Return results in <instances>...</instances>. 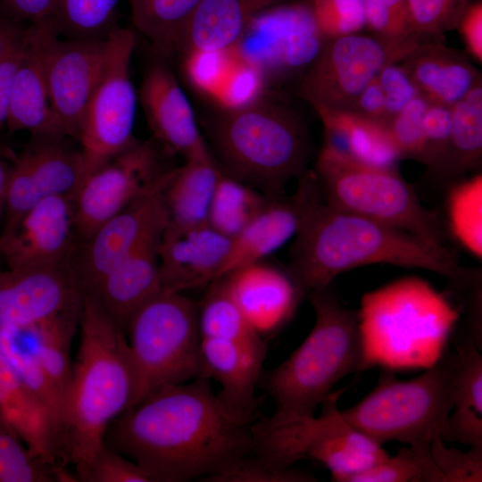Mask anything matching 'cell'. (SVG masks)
Wrapping results in <instances>:
<instances>
[{"mask_svg": "<svg viewBox=\"0 0 482 482\" xmlns=\"http://www.w3.org/2000/svg\"><path fill=\"white\" fill-rule=\"evenodd\" d=\"M251 424L235 418L198 377L147 395L107 428L104 442L153 482L204 480L252 453Z\"/></svg>", "mask_w": 482, "mask_h": 482, "instance_id": "1", "label": "cell"}, {"mask_svg": "<svg viewBox=\"0 0 482 482\" xmlns=\"http://www.w3.org/2000/svg\"><path fill=\"white\" fill-rule=\"evenodd\" d=\"M297 190L302 212L287 270L305 295L327 288L343 272L375 263L426 270L460 289L480 285L478 270L459 265L453 252L326 203L315 174L305 171Z\"/></svg>", "mask_w": 482, "mask_h": 482, "instance_id": "2", "label": "cell"}, {"mask_svg": "<svg viewBox=\"0 0 482 482\" xmlns=\"http://www.w3.org/2000/svg\"><path fill=\"white\" fill-rule=\"evenodd\" d=\"M79 328L63 422L66 466L86 461L104 444L110 424L133 406L136 395L125 330L88 296H83Z\"/></svg>", "mask_w": 482, "mask_h": 482, "instance_id": "3", "label": "cell"}, {"mask_svg": "<svg viewBox=\"0 0 482 482\" xmlns=\"http://www.w3.org/2000/svg\"><path fill=\"white\" fill-rule=\"evenodd\" d=\"M315 314L302 344L280 364L262 372L258 386L274 403L267 419L282 422L313 416L332 388L365 361L360 311L343 305L331 286L307 294Z\"/></svg>", "mask_w": 482, "mask_h": 482, "instance_id": "4", "label": "cell"}, {"mask_svg": "<svg viewBox=\"0 0 482 482\" xmlns=\"http://www.w3.org/2000/svg\"><path fill=\"white\" fill-rule=\"evenodd\" d=\"M208 131L221 170L269 198L284 196L288 180L305 172L309 140L302 120L262 94L223 107Z\"/></svg>", "mask_w": 482, "mask_h": 482, "instance_id": "5", "label": "cell"}, {"mask_svg": "<svg viewBox=\"0 0 482 482\" xmlns=\"http://www.w3.org/2000/svg\"><path fill=\"white\" fill-rule=\"evenodd\" d=\"M456 368L453 347L411 379L399 380L384 371L363 399L341 413L352 428L379 445L431 441L441 436L450 416Z\"/></svg>", "mask_w": 482, "mask_h": 482, "instance_id": "6", "label": "cell"}, {"mask_svg": "<svg viewBox=\"0 0 482 482\" xmlns=\"http://www.w3.org/2000/svg\"><path fill=\"white\" fill-rule=\"evenodd\" d=\"M345 388L331 391L322 401L320 414L271 422L266 416L253 421L252 453L268 466L285 470L311 460L323 465L331 481L345 480L383 461L388 453L352 428L337 401Z\"/></svg>", "mask_w": 482, "mask_h": 482, "instance_id": "7", "label": "cell"}, {"mask_svg": "<svg viewBox=\"0 0 482 482\" xmlns=\"http://www.w3.org/2000/svg\"><path fill=\"white\" fill-rule=\"evenodd\" d=\"M125 332L136 377L133 406L200 377L198 305L182 293L159 291L133 313Z\"/></svg>", "mask_w": 482, "mask_h": 482, "instance_id": "8", "label": "cell"}, {"mask_svg": "<svg viewBox=\"0 0 482 482\" xmlns=\"http://www.w3.org/2000/svg\"><path fill=\"white\" fill-rule=\"evenodd\" d=\"M315 175L328 204L404 230L436 249L453 252L437 212L420 203L396 170L369 167L320 153Z\"/></svg>", "mask_w": 482, "mask_h": 482, "instance_id": "9", "label": "cell"}, {"mask_svg": "<svg viewBox=\"0 0 482 482\" xmlns=\"http://www.w3.org/2000/svg\"><path fill=\"white\" fill-rule=\"evenodd\" d=\"M428 36L388 38L360 32L327 38L301 77L299 92L312 106L351 110L364 87L388 64L403 61Z\"/></svg>", "mask_w": 482, "mask_h": 482, "instance_id": "10", "label": "cell"}, {"mask_svg": "<svg viewBox=\"0 0 482 482\" xmlns=\"http://www.w3.org/2000/svg\"><path fill=\"white\" fill-rule=\"evenodd\" d=\"M136 35L116 27L107 37L104 66L89 99L78 140L84 179L130 146L137 96L130 78Z\"/></svg>", "mask_w": 482, "mask_h": 482, "instance_id": "11", "label": "cell"}, {"mask_svg": "<svg viewBox=\"0 0 482 482\" xmlns=\"http://www.w3.org/2000/svg\"><path fill=\"white\" fill-rule=\"evenodd\" d=\"M312 4L285 2L256 15L227 51L253 69L263 87L303 76L327 41Z\"/></svg>", "mask_w": 482, "mask_h": 482, "instance_id": "12", "label": "cell"}, {"mask_svg": "<svg viewBox=\"0 0 482 482\" xmlns=\"http://www.w3.org/2000/svg\"><path fill=\"white\" fill-rule=\"evenodd\" d=\"M162 170L156 145L136 140L88 175L73 199L75 227L83 242L146 191Z\"/></svg>", "mask_w": 482, "mask_h": 482, "instance_id": "13", "label": "cell"}, {"mask_svg": "<svg viewBox=\"0 0 482 482\" xmlns=\"http://www.w3.org/2000/svg\"><path fill=\"white\" fill-rule=\"evenodd\" d=\"M172 170L164 171L153 186L84 241L71 264L83 295L145 237L167 224L164 189Z\"/></svg>", "mask_w": 482, "mask_h": 482, "instance_id": "14", "label": "cell"}, {"mask_svg": "<svg viewBox=\"0 0 482 482\" xmlns=\"http://www.w3.org/2000/svg\"><path fill=\"white\" fill-rule=\"evenodd\" d=\"M77 237L73 199L47 196L0 235V254L12 270L71 266Z\"/></svg>", "mask_w": 482, "mask_h": 482, "instance_id": "15", "label": "cell"}, {"mask_svg": "<svg viewBox=\"0 0 482 482\" xmlns=\"http://www.w3.org/2000/svg\"><path fill=\"white\" fill-rule=\"evenodd\" d=\"M107 37L98 40L61 39L48 47L46 79L51 108L63 136L78 139L89 99L99 79Z\"/></svg>", "mask_w": 482, "mask_h": 482, "instance_id": "16", "label": "cell"}, {"mask_svg": "<svg viewBox=\"0 0 482 482\" xmlns=\"http://www.w3.org/2000/svg\"><path fill=\"white\" fill-rule=\"evenodd\" d=\"M72 267L0 271V324L25 326L82 306Z\"/></svg>", "mask_w": 482, "mask_h": 482, "instance_id": "17", "label": "cell"}, {"mask_svg": "<svg viewBox=\"0 0 482 482\" xmlns=\"http://www.w3.org/2000/svg\"><path fill=\"white\" fill-rule=\"evenodd\" d=\"M55 35L58 34L50 19L27 26L11 87L6 126L12 132L24 130L33 137H65L51 108L46 79L48 47Z\"/></svg>", "mask_w": 482, "mask_h": 482, "instance_id": "18", "label": "cell"}, {"mask_svg": "<svg viewBox=\"0 0 482 482\" xmlns=\"http://www.w3.org/2000/svg\"><path fill=\"white\" fill-rule=\"evenodd\" d=\"M252 327L262 337L277 332L294 316L305 292L288 270L263 261L218 278Z\"/></svg>", "mask_w": 482, "mask_h": 482, "instance_id": "19", "label": "cell"}, {"mask_svg": "<svg viewBox=\"0 0 482 482\" xmlns=\"http://www.w3.org/2000/svg\"><path fill=\"white\" fill-rule=\"evenodd\" d=\"M230 239L208 223L178 228L166 224L158 246L163 290L182 293L218 278Z\"/></svg>", "mask_w": 482, "mask_h": 482, "instance_id": "20", "label": "cell"}, {"mask_svg": "<svg viewBox=\"0 0 482 482\" xmlns=\"http://www.w3.org/2000/svg\"><path fill=\"white\" fill-rule=\"evenodd\" d=\"M139 99L152 133L167 150L185 160L209 152L191 104L165 62L146 69Z\"/></svg>", "mask_w": 482, "mask_h": 482, "instance_id": "21", "label": "cell"}, {"mask_svg": "<svg viewBox=\"0 0 482 482\" xmlns=\"http://www.w3.org/2000/svg\"><path fill=\"white\" fill-rule=\"evenodd\" d=\"M165 226L145 237L83 295L94 299L124 330L133 313L162 289L158 246Z\"/></svg>", "mask_w": 482, "mask_h": 482, "instance_id": "22", "label": "cell"}, {"mask_svg": "<svg viewBox=\"0 0 482 482\" xmlns=\"http://www.w3.org/2000/svg\"><path fill=\"white\" fill-rule=\"evenodd\" d=\"M200 356V377L217 381L221 386L217 395L226 409L238 420L251 424L266 356L237 342L213 337L201 338Z\"/></svg>", "mask_w": 482, "mask_h": 482, "instance_id": "23", "label": "cell"}, {"mask_svg": "<svg viewBox=\"0 0 482 482\" xmlns=\"http://www.w3.org/2000/svg\"><path fill=\"white\" fill-rule=\"evenodd\" d=\"M313 107L324 130L320 153L369 167L396 170L402 156L386 123L350 110Z\"/></svg>", "mask_w": 482, "mask_h": 482, "instance_id": "24", "label": "cell"}, {"mask_svg": "<svg viewBox=\"0 0 482 482\" xmlns=\"http://www.w3.org/2000/svg\"><path fill=\"white\" fill-rule=\"evenodd\" d=\"M302 201L298 190L290 198H271L267 204L230 239L229 252L218 278L243 266L263 261L298 230ZM217 278V279H218Z\"/></svg>", "mask_w": 482, "mask_h": 482, "instance_id": "25", "label": "cell"}, {"mask_svg": "<svg viewBox=\"0 0 482 482\" xmlns=\"http://www.w3.org/2000/svg\"><path fill=\"white\" fill-rule=\"evenodd\" d=\"M288 0H201L187 28L179 51H229L248 23L262 11Z\"/></svg>", "mask_w": 482, "mask_h": 482, "instance_id": "26", "label": "cell"}, {"mask_svg": "<svg viewBox=\"0 0 482 482\" xmlns=\"http://www.w3.org/2000/svg\"><path fill=\"white\" fill-rule=\"evenodd\" d=\"M457 353L453 408L441 434L444 442L482 448V356L466 332L453 341Z\"/></svg>", "mask_w": 482, "mask_h": 482, "instance_id": "27", "label": "cell"}, {"mask_svg": "<svg viewBox=\"0 0 482 482\" xmlns=\"http://www.w3.org/2000/svg\"><path fill=\"white\" fill-rule=\"evenodd\" d=\"M420 93L429 102L453 106L478 83V75L461 55L426 42L403 60Z\"/></svg>", "mask_w": 482, "mask_h": 482, "instance_id": "28", "label": "cell"}, {"mask_svg": "<svg viewBox=\"0 0 482 482\" xmlns=\"http://www.w3.org/2000/svg\"><path fill=\"white\" fill-rule=\"evenodd\" d=\"M221 172L210 151L186 159L181 167L173 169L164 189L167 223L178 228L207 223Z\"/></svg>", "mask_w": 482, "mask_h": 482, "instance_id": "29", "label": "cell"}, {"mask_svg": "<svg viewBox=\"0 0 482 482\" xmlns=\"http://www.w3.org/2000/svg\"><path fill=\"white\" fill-rule=\"evenodd\" d=\"M67 137H33L18 155L42 198L67 196L74 199L84 180L80 149L67 144Z\"/></svg>", "mask_w": 482, "mask_h": 482, "instance_id": "30", "label": "cell"}, {"mask_svg": "<svg viewBox=\"0 0 482 482\" xmlns=\"http://www.w3.org/2000/svg\"><path fill=\"white\" fill-rule=\"evenodd\" d=\"M0 352L48 413L62 454L65 402L37 362L25 326L0 324Z\"/></svg>", "mask_w": 482, "mask_h": 482, "instance_id": "31", "label": "cell"}, {"mask_svg": "<svg viewBox=\"0 0 482 482\" xmlns=\"http://www.w3.org/2000/svg\"><path fill=\"white\" fill-rule=\"evenodd\" d=\"M134 27L162 56L179 54L201 0H128Z\"/></svg>", "mask_w": 482, "mask_h": 482, "instance_id": "32", "label": "cell"}, {"mask_svg": "<svg viewBox=\"0 0 482 482\" xmlns=\"http://www.w3.org/2000/svg\"><path fill=\"white\" fill-rule=\"evenodd\" d=\"M482 154V87L475 86L452 106V129L446 155L438 167L452 178L477 168Z\"/></svg>", "mask_w": 482, "mask_h": 482, "instance_id": "33", "label": "cell"}, {"mask_svg": "<svg viewBox=\"0 0 482 482\" xmlns=\"http://www.w3.org/2000/svg\"><path fill=\"white\" fill-rule=\"evenodd\" d=\"M209 286L198 306L201 337L237 342L266 356L267 346L262 337L249 323L221 279H216Z\"/></svg>", "mask_w": 482, "mask_h": 482, "instance_id": "34", "label": "cell"}, {"mask_svg": "<svg viewBox=\"0 0 482 482\" xmlns=\"http://www.w3.org/2000/svg\"><path fill=\"white\" fill-rule=\"evenodd\" d=\"M270 199L254 187L222 170L211 202L207 223L233 238Z\"/></svg>", "mask_w": 482, "mask_h": 482, "instance_id": "35", "label": "cell"}, {"mask_svg": "<svg viewBox=\"0 0 482 482\" xmlns=\"http://www.w3.org/2000/svg\"><path fill=\"white\" fill-rule=\"evenodd\" d=\"M120 0H56L51 23L61 37L98 40L118 27L116 8Z\"/></svg>", "mask_w": 482, "mask_h": 482, "instance_id": "36", "label": "cell"}, {"mask_svg": "<svg viewBox=\"0 0 482 482\" xmlns=\"http://www.w3.org/2000/svg\"><path fill=\"white\" fill-rule=\"evenodd\" d=\"M431 441L407 445L396 454L348 477L345 482H445L433 459Z\"/></svg>", "mask_w": 482, "mask_h": 482, "instance_id": "37", "label": "cell"}, {"mask_svg": "<svg viewBox=\"0 0 482 482\" xmlns=\"http://www.w3.org/2000/svg\"><path fill=\"white\" fill-rule=\"evenodd\" d=\"M448 229L455 240L476 258L482 259V175L461 180L446 196Z\"/></svg>", "mask_w": 482, "mask_h": 482, "instance_id": "38", "label": "cell"}, {"mask_svg": "<svg viewBox=\"0 0 482 482\" xmlns=\"http://www.w3.org/2000/svg\"><path fill=\"white\" fill-rule=\"evenodd\" d=\"M0 482H76L66 467L54 465L0 431Z\"/></svg>", "mask_w": 482, "mask_h": 482, "instance_id": "39", "label": "cell"}, {"mask_svg": "<svg viewBox=\"0 0 482 482\" xmlns=\"http://www.w3.org/2000/svg\"><path fill=\"white\" fill-rule=\"evenodd\" d=\"M73 469L76 482H153L140 466L105 442Z\"/></svg>", "mask_w": 482, "mask_h": 482, "instance_id": "40", "label": "cell"}, {"mask_svg": "<svg viewBox=\"0 0 482 482\" xmlns=\"http://www.w3.org/2000/svg\"><path fill=\"white\" fill-rule=\"evenodd\" d=\"M429 104L420 94L386 123L402 158L410 157L422 162L425 147L422 120Z\"/></svg>", "mask_w": 482, "mask_h": 482, "instance_id": "41", "label": "cell"}, {"mask_svg": "<svg viewBox=\"0 0 482 482\" xmlns=\"http://www.w3.org/2000/svg\"><path fill=\"white\" fill-rule=\"evenodd\" d=\"M414 33L434 36L453 29L471 0H406Z\"/></svg>", "mask_w": 482, "mask_h": 482, "instance_id": "42", "label": "cell"}, {"mask_svg": "<svg viewBox=\"0 0 482 482\" xmlns=\"http://www.w3.org/2000/svg\"><path fill=\"white\" fill-rule=\"evenodd\" d=\"M204 481L211 482H313L312 474L292 469H273L253 453L244 455Z\"/></svg>", "mask_w": 482, "mask_h": 482, "instance_id": "43", "label": "cell"}, {"mask_svg": "<svg viewBox=\"0 0 482 482\" xmlns=\"http://www.w3.org/2000/svg\"><path fill=\"white\" fill-rule=\"evenodd\" d=\"M312 6L328 38L358 33L366 27L363 0H313Z\"/></svg>", "mask_w": 482, "mask_h": 482, "instance_id": "44", "label": "cell"}, {"mask_svg": "<svg viewBox=\"0 0 482 482\" xmlns=\"http://www.w3.org/2000/svg\"><path fill=\"white\" fill-rule=\"evenodd\" d=\"M470 448L468 452L448 448L439 435L433 437L431 453L445 482L482 481V448Z\"/></svg>", "mask_w": 482, "mask_h": 482, "instance_id": "45", "label": "cell"}, {"mask_svg": "<svg viewBox=\"0 0 482 482\" xmlns=\"http://www.w3.org/2000/svg\"><path fill=\"white\" fill-rule=\"evenodd\" d=\"M366 27L375 35L401 38L413 32L406 0H363Z\"/></svg>", "mask_w": 482, "mask_h": 482, "instance_id": "46", "label": "cell"}, {"mask_svg": "<svg viewBox=\"0 0 482 482\" xmlns=\"http://www.w3.org/2000/svg\"><path fill=\"white\" fill-rule=\"evenodd\" d=\"M422 129L425 142L422 162L437 170L449 146L452 106L430 102L423 116Z\"/></svg>", "mask_w": 482, "mask_h": 482, "instance_id": "47", "label": "cell"}, {"mask_svg": "<svg viewBox=\"0 0 482 482\" xmlns=\"http://www.w3.org/2000/svg\"><path fill=\"white\" fill-rule=\"evenodd\" d=\"M185 67L200 89L217 96L235 62L227 51L185 55Z\"/></svg>", "mask_w": 482, "mask_h": 482, "instance_id": "48", "label": "cell"}, {"mask_svg": "<svg viewBox=\"0 0 482 482\" xmlns=\"http://www.w3.org/2000/svg\"><path fill=\"white\" fill-rule=\"evenodd\" d=\"M377 79L385 98L386 123L420 94L403 65L397 63L386 65Z\"/></svg>", "mask_w": 482, "mask_h": 482, "instance_id": "49", "label": "cell"}, {"mask_svg": "<svg viewBox=\"0 0 482 482\" xmlns=\"http://www.w3.org/2000/svg\"><path fill=\"white\" fill-rule=\"evenodd\" d=\"M55 3L56 0H0V13L33 24L50 19Z\"/></svg>", "mask_w": 482, "mask_h": 482, "instance_id": "50", "label": "cell"}, {"mask_svg": "<svg viewBox=\"0 0 482 482\" xmlns=\"http://www.w3.org/2000/svg\"><path fill=\"white\" fill-rule=\"evenodd\" d=\"M457 27L469 53L478 61L482 60V4L471 3L462 13Z\"/></svg>", "mask_w": 482, "mask_h": 482, "instance_id": "51", "label": "cell"}, {"mask_svg": "<svg viewBox=\"0 0 482 482\" xmlns=\"http://www.w3.org/2000/svg\"><path fill=\"white\" fill-rule=\"evenodd\" d=\"M350 111L386 124L385 98L377 78L360 93Z\"/></svg>", "mask_w": 482, "mask_h": 482, "instance_id": "52", "label": "cell"}, {"mask_svg": "<svg viewBox=\"0 0 482 482\" xmlns=\"http://www.w3.org/2000/svg\"><path fill=\"white\" fill-rule=\"evenodd\" d=\"M22 45L0 62V129L6 125L11 87L14 72L21 60Z\"/></svg>", "mask_w": 482, "mask_h": 482, "instance_id": "53", "label": "cell"}, {"mask_svg": "<svg viewBox=\"0 0 482 482\" xmlns=\"http://www.w3.org/2000/svg\"><path fill=\"white\" fill-rule=\"evenodd\" d=\"M27 26L0 13V62L21 46Z\"/></svg>", "mask_w": 482, "mask_h": 482, "instance_id": "54", "label": "cell"}, {"mask_svg": "<svg viewBox=\"0 0 482 482\" xmlns=\"http://www.w3.org/2000/svg\"><path fill=\"white\" fill-rule=\"evenodd\" d=\"M11 166L12 164L6 162L4 154L0 150V217L4 212L6 188Z\"/></svg>", "mask_w": 482, "mask_h": 482, "instance_id": "55", "label": "cell"}]
</instances>
